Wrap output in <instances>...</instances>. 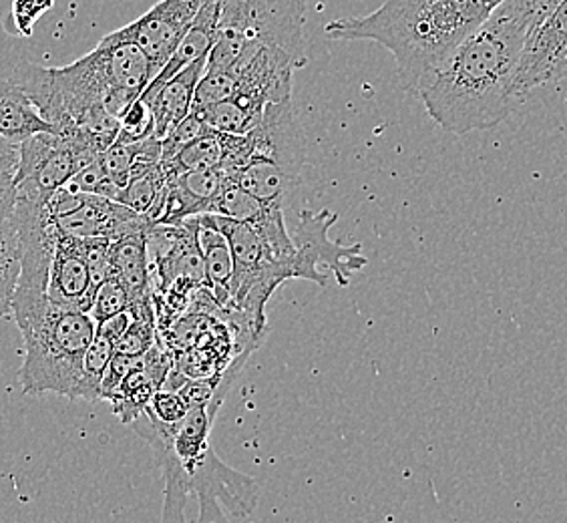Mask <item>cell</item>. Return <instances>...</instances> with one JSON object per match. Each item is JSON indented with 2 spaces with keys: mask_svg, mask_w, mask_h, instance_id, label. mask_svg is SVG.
I'll list each match as a JSON object with an SVG mask.
<instances>
[{
  "mask_svg": "<svg viewBox=\"0 0 567 523\" xmlns=\"http://www.w3.org/2000/svg\"><path fill=\"white\" fill-rule=\"evenodd\" d=\"M208 59H199L196 63L182 69L177 75L165 81L164 85L147 88L142 99L150 105L155 117V137L164 140L179 121L186 120L194 107L196 89L206 73Z\"/></svg>",
  "mask_w": 567,
  "mask_h": 523,
  "instance_id": "cell-12",
  "label": "cell"
},
{
  "mask_svg": "<svg viewBox=\"0 0 567 523\" xmlns=\"http://www.w3.org/2000/svg\"><path fill=\"white\" fill-rule=\"evenodd\" d=\"M155 392H157V387L153 384L150 375L143 369L142 357H140L132 372L123 379L117 392L111 397V409L120 417L121 423L132 425L133 421H137L145 413Z\"/></svg>",
  "mask_w": 567,
  "mask_h": 523,
  "instance_id": "cell-20",
  "label": "cell"
},
{
  "mask_svg": "<svg viewBox=\"0 0 567 523\" xmlns=\"http://www.w3.org/2000/svg\"><path fill=\"white\" fill-rule=\"evenodd\" d=\"M266 107L268 105H260L250 99L234 95L208 107L192 111L199 115V120L204 121L209 130L229 133V135H246L258 125V121L262 120Z\"/></svg>",
  "mask_w": 567,
  "mask_h": 523,
  "instance_id": "cell-16",
  "label": "cell"
},
{
  "mask_svg": "<svg viewBox=\"0 0 567 523\" xmlns=\"http://www.w3.org/2000/svg\"><path fill=\"white\" fill-rule=\"evenodd\" d=\"M17 165H19V145L2 143L0 145V174L17 172Z\"/></svg>",
  "mask_w": 567,
  "mask_h": 523,
  "instance_id": "cell-33",
  "label": "cell"
},
{
  "mask_svg": "<svg viewBox=\"0 0 567 523\" xmlns=\"http://www.w3.org/2000/svg\"><path fill=\"white\" fill-rule=\"evenodd\" d=\"M236 89H238V85H236V76L231 71L206 69V73L197 85L192 110H202V107H208V105H214L219 101L234 98Z\"/></svg>",
  "mask_w": 567,
  "mask_h": 523,
  "instance_id": "cell-24",
  "label": "cell"
},
{
  "mask_svg": "<svg viewBox=\"0 0 567 523\" xmlns=\"http://www.w3.org/2000/svg\"><path fill=\"white\" fill-rule=\"evenodd\" d=\"M53 7L55 0H12L11 14L4 27L17 37H31L37 21Z\"/></svg>",
  "mask_w": 567,
  "mask_h": 523,
  "instance_id": "cell-26",
  "label": "cell"
},
{
  "mask_svg": "<svg viewBox=\"0 0 567 523\" xmlns=\"http://www.w3.org/2000/svg\"><path fill=\"white\" fill-rule=\"evenodd\" d=\"M196 222L197 244L202 248L206 280L212 295L216 296L219 306L231 302V276H234V258L229 250L226 236L219 232L212 214L194 216Z\"/></svg>",
  "mask_w": 567,
  "mask_h": 523,
  "instance_id": "cell-14",
  "label": "cell"
},
{
  "mask_svg": "<svg viewBox=\"0 0 567 523\" xmlns=\"http://www.w3.org/2000/svg\"><path fill=\"white\" fill-rule=\"evenodd\" d=\"M147 228L150 222L111 240V268L121 283L127 286L130 295L133 296V305L153 295L147 258Z\"/></svg>",
  "mask_w": 567,
  "mask_h": 523,
  "instance_id": "cell-13",
  "label": "cell"
},
{
  "mask_svg": "<svg viewBox=\"0 0 567 523\" xmlns=\"http://www.w3.org/2000/svg\"><path fill=\"white\" fill-rule=\"evenodd\" d=\"M132 306L133 296L130 295L127 286L121 283L115 274H111L110 278L101 284L89 315L95 320V325H101L121 312H127Z\"/></svg>",
  "mask_w": 567,
  "mask_h": 523,
  "instance_id": "cell-22",
  "label": "cell"
},
{
  "mask_svg": "<svg viewBox=\"0 0 567 523\" xmlns=\"http://www.w3.org/2000/svg\"><path fill=\"white\" fill-rule=\"evenodd\" d=\"M155 342H157V318L132 317V325L117 340L115 352L130 355V357H143Z\"/></svg>",
  "mask_w": 567,
  "mask_h": 523,
  "instance_id": "cell-25",
  "label": "cell"
},
{
  "mask_svg": "<svg viewBox=\"0 0 567 523\" xmlns=\"http://www.w3.org/2000/svg\"><path fill=\"white\" fill-rule=\"evenodd\" d=\"M339 219V214L330 209H302L298 218L292 240L296 244V256L290 264L292 280H310L318 286H327V273H320L318 266L324 264L340 286H349L350 274L357 273L367 266V258L362 256V246L352 244L344 246L328 238V229Z\"/></svg>",
  "mask_w": 567,
  "mask_h": 523,
  "instance_id": "cell-8",
  "label": "cell"
},
{
  "mask_svg": "<svg viewBox=\"0 0 567 523\" xmlns=\"http://www.w3.org/2000/svg\"><path fill=\"white\" fill-rule=\"evenodd\" d=\"M140 357H130V355H121L115 352L113 359H111L110 367L105 371L103 382H101V399L110 403L111 397L117 392L121 387L123 379L132 372L133 367L137 365Z\"/></svg>",
  "mask_w": 567,
  "mask_h": 523,
  "instance_id": "cell-30",
  "label": "cell"
},
{
  "mask_svg": "<svg viewBox=\"0 0 567 523\" xmlns=\"http://www.w3.org/2000/svg\"><path fill=\"white\" fill-rule=\"evenodd\" d=\"M17 204H19V189H17L14 172H2L0 174V222L12 218Z\"/></svg>",
  "mask_w": 567,
  "mask_h": 523,
  "instance_id": "cell-31",
  "label": "cell"
},
{
  "mask_svg": "<svg viewBox=\"0 0 567 523\" xmlns=\"http://www.w3.org/2000/svg\"><path fill=\"white\" fill-rule=\"evenodd\" d=\"M306 0H224L208 66L229 71L246 47H272L302 59Z\"/></svg>",
  "mask_w": 567,
  "mask_h": 523,
  "instance_id": "cell-5",
  "label": "cell"
},
{
  "mask_svg": "<svg viewBox=\"0 0 567 523\" xmlns=\"http://www.w3.org/2000/svg\"><path fill=\"white\" fill-rule=\"evenodd\" d=\"M219 377H204V379H187L179 387V394L184 397L187 409H197V407H208L216 394H218Z\"/></svg>",
  "mask_w": 567,
  "mask_h": 523,
  "instance_id": "cell-29",
  "label": "cell"
},
{
  "mask_svg": "<svg viewBox=\"0 0 567 523\" xmlns=\"http://www.w3.org/2000/svg\"><path fill=\"white\" fill-rule=\"evenodd\" d=\"M208 131V125L199 120V115L192 111L186 120L179 121L174 130L169 131L164 140H162V164L167 162V160H172L175 153L179 152L182 147H186L187 143L202 137Z\"/></svg>",
  "mask_w": 567,
  "mask_h": 523,
  "instance_id": "cell-27",
  "label": "cell"
},
{
  "mask_svg": "<svg viewBox=\"0 0 567 523\" xmlns=\"http://www.w3.org/2000/svg\"><path fill=\"white\" fill-rule=\"evenodd\" d=\"M567 76V0L525 37L515 76V93L524 99L534 89Z\"/></svg>",
  "mask_w": 567,
  "mask_h": 523,
  "instance_id": "cell-9",
  "label": "cell"
},
{
  "mask_svg": "<svg viewBox=\"0 0 567 523\" xmlns=\"http://www.w3.org/2000/svg\"><path fill=\"white\" fill-rule=\"evenodd\" d=\"M204 2H206V0H204ZM221 2H224V0H221Z\"/></svg>",
  "mask_w": 567,
  "mask_h": 523,
  "instance_id": "cell-35",
  "label": "cell"
},
{
  "mask_svg": "<svg viewBox=\"0 0 567 523\" xmlns=\"http://www.w3.org/2000/svg\"><path fill=\"white\" fill-rule=\"evenodd\" d=\"M12 218L21 232L22 273L12 300L11 317L17 328H21L49 302L47 288L59 228L47 204L31 199H19Z\"/></svg>",
  "mask_w": 567,
  "mask_h": 523,
  "instance_id": "cell-7",
  "label": "cell"
},
{
  "mask_svg": "<svg viewBox=\"0 0 567 523\" xmlns=\"http://www.w3.org/2000/svg\"><path fill=\"white\" fill-rule=\"evenodd\" d=\"M226 145H228V133L209 130L202 137L187 143L186 147H182L172 160H167L162 165L169 177L214 170L224 162Z\"/></svg>",
  "mask_w": 567,
  "mask_h": 523,
  "instance_id": "cell-17",
  "label": "cell"
},
{
  "mask_svg": "<svg viewBox=\"0 0 567 523\" xmlns=\"http://www.w3.org/2000/svg\"><path fill=\"white\" fill-rule=\"evenodd\" d=\"M59 228V226H56ZM47 298L56 306L91 312L95 293L91 288L85 240L56 232L55 254L51 262Z\"/></svg>",
  "mask_w": 567,
  "mask_h": 523,
  "instance_id": "cell-11",
  "label": "cell"
},
{
  "mask_svg": "<svg viewBox=\"0 0 567 523\" xmlns=\"http://www.w3.org/2000/svg\"><path fill=\"white\" fill-rule=\"evenodd\" d=\"M2 143H9V142H4V140H2V137H0V145H2Z\"/></svg>",
  "mask_w": 567,
  "mask_h": 523,
  "instance_id": "cell-34",
  "label": "cell"
},
{
  "mask_svg": "<svg viewBox=\"0 0 567 523\" xmlns=\"http://www.w3.org/2000/svg\"><path fill=\"white\" fill-rule=\"evenodd\" d=\"M95 328L97 325L87 312L49 300L43 310L19 328L24 338V360L19 372L22 392H55L75 401L76 384Z\"/></svg>",
  "mask_w": 567,
  "mask_h": 523,
  "instance_id": "cell-4",
  "label": "cell"
},
{
  "mask_svg": "<svg viewBox=\"0 0 567 523\" xmlns=\"http://www.w3.org/2000/svg\"><path fill=\"white\" fill-rule=\"evenodd\" d=\"M179 425L162 423L150 409L132 423L164 471L162 523H229L224 512L248 517L258 505V483L229 468L214 448L199 458L182 461L174 451Z\"/></svg>",
  "mask_w": 567,
  "mask_h": 523,
  "instance_id": "cell-3",
  "label": "cell"
},
{
  "mask_svg": "<svg viewBox=\"0 0 567 523\" xmlns=\"http://www.w3.org/2000/svg\"><path fill=\"white\" fill-rule=\"evenodd\" d=\"M22 273L21 232L14 218L0 222V320L11 317L12 300Z\"/></svg>",
  "mask_w": 567,
  "mask_h": 523,
  "instance_id": "cell-18",
  "label": "cell"
},
{
  "mask_svg": "<svg viewBox=\"0 0 567 523\" xmlns=\"http://www.w3.org/2000/svg\"><path fill=\"white\" fill-rule=\"evenodd\" d=\"M147 409H150L162 423H167V425H179V423H184V419H186L187 413H189L184 397L177 391H165V389L153 394L152 403H150Z\"/></svg>",
  "mask_w": 567,
  "mask_h": 523,
  "instance_id": "cell-28",
  "label": "cell"
},
{
  "mask_svg": "<svg viewBox=\"0 0 567 523\" xmlns=\"http://www.w3.org/2000/svg\"><path fill=\"white\" fill-rule=\"evenodd\" d=\"M505 0H384L367 17L328 22L334 41H372L394 57L406 93L415 95L421 81L465 37L492 17Z\"/></svg>",
  "mask_w": 567,
  "mask_h": 523,
  "instance_id": "cell-2",
  "label": "cell"
},
{
  "mask_svg": "<svg viewBox=\"0 0 567 523\" xmlns=\"http://www.w3.org/2000/svg\"><path fill=\"white\" fill-rule=\"evenodd\" d=\"M43 131L55 133L17 83H12L11 79L0 81V137L19 145L27 137Z\"/></svg>",
  "mask_w": 567,
  "mask_h": 523,
  "instance_id": "cell-15",
  "label": "cell"
},
{
  "mask_svg": "<svg viewBox=\"0 0 567 523\" xmlns=\"http://www.w3.org/2000/svg\"><path fill=\"white\" fill-rule=\"evenodd\" d=\"M527 33L524 0H505L421 81L415 98L429 117L455 135L507 120L519 101L515 76Z\"/></svg>",
  "mask_w": 567,
  "mask_h": 523,
  "instance_id": "cell-1",
  "label": "cell"
},
{
  "mask_svg": "<svg viewBox=\"0 0 567 523\" xmlns=\"http://www.w3.org/2000/svg\"><path fill=\"white\" fill-rule=\"evenodd\" d=\"M113 355H115V342L95 328V337L91 340L83 360V372H81V381L76 384L75 401L83 399L93 403L101 399V382Z\"/></svg>",
  "mask_w": 567,
  "mask_h": 523,
  "instance_id": "cell-21",
  "label": "cell"
},
{
  "mask_svg": "<svg viewBox=\"0 0 567 523\" xmlns=\"http://www.w3.org/2000/svg\"><path fill=\"white\" fill-rule=\"evenodd\" d=\"M204 0H159L137 21L130 22L121 31L133 43L140 44L143 53L152 61L159 73L169 57L174 55L177 44L186 37L192 22Z\"/></svg>",
  "mask_w": 567,
  "mask_h": 523,
  "instance_id": "cell-10",
  "label": "cell"
},
{
  "mask_svg": "<svg viewBox=\"0 0 567 523\" xmlns=\"http://www.w3.org/2000/svg\"><path fill=\"white\" fill-rule=\"evenodd\" d=\"M155 135V117L142 98L135 99L120 117V133L115 143L145 142Z\"/></svg>",
  "mask_w": 567,
  "mask_h": 523,
  "instance_id": "cell-23",
  "label": "cell"
},
{
  "mask_svg": "<svg viewBox=\"0 0 567 523\" xmlns=\"http://www.w3.org/2000/svg\"><path fill=\"white\" fill-rule=\"evenodd\" d=\"M99 155L91 145L73 137L51 131L34 133L19 143V165L14 172L19 199L44 204Z\"/></svg>",
  "mask_w": 567,
  "mask_h": 523,
  "instance_id": "cell-6",
  "label": "cell"
},
{
  "mask_svg": "<svg viewBox=\"0 0 567 523\" xmlns=\"http://www.w3.org/2000/svg\"><path fill=\"white\" fill-rule=\"evenodd\" d=\"M130 325H132V315H130V310H127V312H121L117 317L101 322V325H97V330L99 332H103L105 337H110L111 340L117 345V340L125 335V330L130 328Z\"/></svg>",
  "mask_w": 567,
  "mask_h": 523,
  "instance_id": "cell-32",
  "label": "cell"
},
{
  "mask_svg": "<svg viewBox=\"0 0 567 523\" xmlns=\"http://www.w3.org/2000/svg\"><path fill=\"white\" fill-rule=\"evenodd\" d=\"M169 175L162 162H137L133 165L130 184L121 192L117 204L145 216L164 194Z\"/></svg>",
  "mask_w": 567,
  "mask_h": 523,
  "instance_id": "cell-19",
  "label": "cell"
}]
</instances>
